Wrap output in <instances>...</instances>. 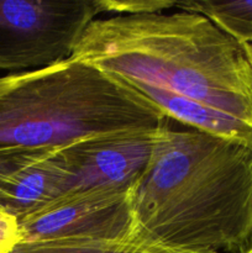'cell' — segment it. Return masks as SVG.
I'll return each instance as SVG.
<instances>
[{"label":"cell","instance_id":"obj_2","mask_svg":"<svg viewBox=\"0 0 252 253\" xmlns=\"http://www.w3.org/2000/svg\"><path fill=\"white\" fill-rule=\"evenodd\" d=\"M72 57L132 86L200 101L252 127V44L198 12L95 19Z\"/></svg>","mask_w":252,"mask_h":253},{"label":"cell","instance_id":"obj_4","mask_svg":"<svg viewBox=\"0 0 252 253\" xmlns=\"http://www.w3.org/2000/svg\"><path fill=\"white\" fill-rule=\"evenodd\" d=\"M99 0H0V69L31 71L71 58Z\"/></svg>","mask_w":252,"mask_h":253},{"label":"cell","instance_id":"obj_10","mask_svg":"<svg viewBox=\"0 0 252 253\" xmlns=\"http://www.w3.org/2000/svg\"><path fill=\"white\" fill-rule=\"evenodd\" d=\"M10 253H192L137 242L106 240H61L19 244Z\"/></svg>","mask_w":252,"mask_h":253},{"label":"cell","instance_id":"obj_13","mask_svg":"<svg viewBox=\"0 0 252 253\" xmlns=\"http://www.w3.org/2000/svg\"><path fill=\"white\" fill-rule=\"evenodd\" d=\"M21 241L19 221L0 209V253H10Z\"/></svg>","mask_w":252,"mask_h":253},{"label":"cell","instance_id":"obj_7","mask_svg":"<svg viewBox=\"0 0 252 253\" xmlns=\"http://www.w3.org/2000/svg\"><path fill=\"white\" fill-rule=\"evenodd\" d=\"M68 182L62 147L53 148L0 185V209L20 221L63 197Z\"/></svg>","mask_w":252,"mask_h":253},{"label":"cell","instance_id":"obj_9","mask_svg":"<svg viewBox=\"0 0 252 253\" xmlns=\"http://www.w3.org/2000/svg\"><path fill=\"white\" fill-rule=\"evenodd\" d=\"M178 10L198 12L242 44H252V0L240 1H178Z\"/></svg>","mask_w":252,"mask_h":253},{"label":"cell","instance_id":"obj_14","mask_svg":"<svg viewBox=\"0 0 252 253\" xmlns=\"http://www.w3.org/2000/svg\"><path fill=\"white\" fill-rule=\"evenodd\" d=\"M242 253H252V242L249 245V246H247V249L245 250V251Z\"/></svg>","mask_w":252,"mask_h":253},{"label":"cell","instance_id":"obj_8","mask_svg":"<svg viewBox=\"0 0 252 253\" xmlns=\"http://www.w3.org/2000/svg\"><path fill=\"white\" fill-rule=\"evenodd\" d=\"M132 88L155 104L169 120L178 121L187 128H194L209 135L252 143L251 126L217 109L166 90L147 86Z\"/></svg>","mask_w":252,"mask_h":253},{"label":"cell","instance_id":"obj_3","mask_svg":"<svg viewBox=\"0 0 252 253\" xmlns=\"http://www.w3.org/2000/svg\"><path fill=\"white\" fill-rule=\"evenodd\" d=\"M168 125L132 86L74 57L0 77V148L51 150Z\"/></svg>","mask_w":252,"mask_h":253},{"label":"cell","instance_id":"obj_5","mask_svg":"<svg viewBox=\"0 0 252 253\" xmlns=\"http://www.w3.org/2000/svg\"><path fill=\"white\" fill-rule=\"evenodd\" d=\"M132 190L64 195L19 221L24 242L106 240L132 242Z\"/></svg>","mask_w":252,"mask_h":253},{"label":"cell","instance_id":"obj_11","mask_svg":"<svg viewBox=\"0 0 252 253\" xmlns=\"http://www.w3.org/2000/svg\"><path fill=\"white\" fill-rule=\"evenodd\" d=\"M173 0H99L103 12H115L118 15H137L150 12H162L177 6Z\"/></svg>","mask_w":252,"mask_h":253},{"label":"cell","instance_id":"obj_1","mask_svg":"<svg viewBox=\"0 0 252 253\" xmlns=\"http://www.w3.org/2000/svg\"><path fill=\"white\" fill-rule=\"evenodd\" d=\"M131 198L132 242L242 253L252 242V143L167 126Z\"/></svg>","mask_w":252,"mask_h":253},{"label":"cell","instance_id":"obj_12","mask_svg":"<svg viewBox=\"0 0 252 253\" xmlns=\"http://www.w3.org/2000/svg\"><path fill=\"white\" fill-rule=\"evenodd\" d=\"M53 150V148H51ZM51 150L0 148V185Z\"/></svg>","mask_w":252,"mask_h":253},{"label":"cell","instance_id":"obj_6","mask_svg":"<svg viewBox=\"0 0 252 253\" xmlns=\"http://www.w3.org/2000/svg\"><path fill=\"white\" fill-rule=\"evenodd\" d=\"M162 130L114 133L62 147L69 168L64 195L132 190L150 165Z\"/></svg>","mask_w":252,"mask_h":253}]
</instances>
